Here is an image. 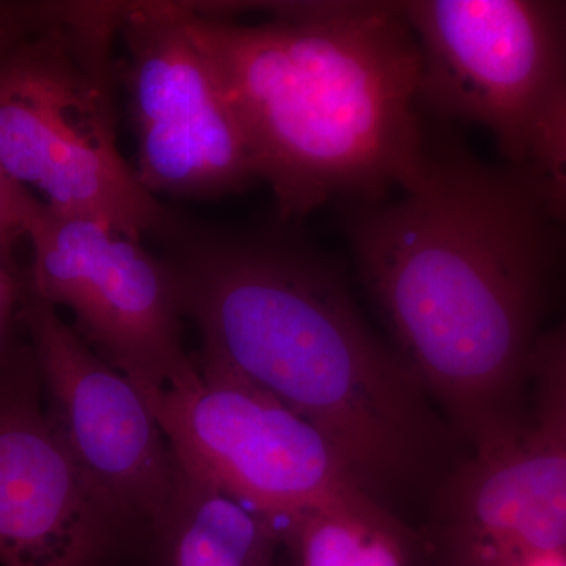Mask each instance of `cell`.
Returning a JSON list of instances; mask_svg holds the SVG:
<instances>
[{
    "instance_id": "277c9868",
    "label": "cell",
    "mask_w": 566,
    "mask_h": 566,
    "mask_svg": "<svg viewBox=\"0 0 566 566\" xmlns=\"http://www.w3.org/2000/svg\"><path fill=\"white\" fill-rule=\"evenodd\" d=\"M126 7L0 0V166L51 210L142 241L174 218L118 147L114 50Z\"/></svg>"
},
{
    "instance_id": "7c38bea8",
    "label": "cell",
    "mask_w": 566,
    "mask_h": 566,
    "mask_svg": "<svg viewBox=\"0 0 566 566\" xmlns=\"http://www.w3.org/2000/svg\"><path fill=\"white\" fill-rule=\"evenodd\" d=\"M282 543L274 520L177 461L172 490L129 558L136 566H275Z\"/></svg>"
},
{
    "instance_id": "4fadbf2b",
    "label": "cell",
    "mask_w": 566,
    "mask_h": 566,
    "mask_svg": "<svg viewBox=\"0 0 566 566\" xmlns=\"http://www.w3.org/2000/svg\"><path fill=\"white\" fill-rule=\"evenodd\" d=\"M286 543L296 566H412L408 528L378 501L334 505L301 516Z\"/></svg>"
},
{
    "instance_id": "2e32d148",
    "label": "cell",
    "mask_w": 566,
    "mask_h": 566,
    "mask_svg": "<svg viewBox=\"0 0 566 566\" xmlns=\"http://www.w3.org/2000/svg\"><path fill=\"white\" fill-rule=\"evenodd\" d=\"M520 566H566V551L536 554L526 558Z\"/></svg>"
},
{
    "instance_id": "3957f363",
    "label": "cell",
    "mask_w": 566,
    "mask_h": 566,
    "mask_svg": "<svg viewBox=\"0 0 566 566\" xmlns=\"http://www.w3.org/2000/svg\"><path fill=\"white\" fill-rule=\"evenodd\" d=\"M163 238L182 316L202 340L197 360L314 423L374 497L434 474L444 424L329 260L292 244L192 233L177 221Z\"/></svg>"
},
{
    "instance_id": "5b68a950",
    "label": "cell",
    "mask_w": 566,
    "mask_h": 566,
    "mask_svg": "<svg viewBox=\"0 0 566 566\" xmlns=\"http://www.w3.org/2000/svg\"><path fill=\"white\" fill-rule=\"evenodd\" d=\"M136 387L178 464L270 516L285 542L308 512L378 501L314 423L221 368L193 359L167 385Z\"/></svg>"
},
{
    "instance_id": "6da1fadb",
    "label": "cell",
    "mask_w": 566,
    "mask_h": 566,
    "mask_svg": "<svg viewBox=\"0 0 566 566\" xmlns=\"http://www.w3.org/2000/svg\"><path fill=\"white\" fill-rule=\"evenodd\" d=\"M346 237L424 394L476 447L526 411L560 222L524 170L431 150L416 188L354 203Z\"/></svg>"
},
{
    "instance_id": "ba28073f",
    "label": "cell",
    "mask_w": 566,
    "mask_h": 566,
    "mask_svg": "<svg viewBox=\"0 0 566 566\" xmlns=\"http://www.w3.org/2000/svg\"><path fill=\"white\" fill-rule=\"evenodd\" d=\"M534 406L447 476L438 535L452 566H520L566 551V345L543 333L531 365Z\"/></svg>"
},
{
    "instance_id": "9c48e42d",
    "label": "cell",
    "mask_w": 566,
    "mask_h": 566,
    "mask_svg": "<svg viewBox=\"0 0 566 566\" xmlns=\"http://www.w3.org/2000/svg\"><path fill=\"white\" fill-rule=\"evenodd\" d=\"M118 39L140 185L155 197L208 199L255 181L243 132L189 33L185 2H128Z\"/></svg>"
},
{
    "instance_id": "30bf717a",
    "label": "cell",
    "mask_w": 566,
    "mask_h": 566,
    "mask_svg": "<svg viewBox=\"0 0 566 566\" xmlns=\"http://www.w3.org/2000/svg\"><path fill=\"white\" fill-rule=\"evenodd\" d=\"M20 277V322L44 411L85 482L125 531L132 554L172 490L177 460L132 379Z\"/></svg>"
},
{
    "instance_id": "52a82bcc",
    "label": "cell",
    "mask_w": 566,
    "mask_h": 566,
    "mask_svg": "<svg viewBox=\"0 0 566 566\" xmlns=\"http://www.w3.org/2000/svg\"><path fill=\"white\" fill-rule=\"evenodd\" d=\"M25 238L32 262L22 279L55 308H69L82 340L134 386H164L192 367L166 260L106 223L62 214L43 202Z\"/></svg>"
},
{
    "instance_id": "8992f818",
    "label": "cell",
    "mask_w": 566,
    "mask_h": 566,
    "mask_svg": "<svg viewBox=\"0 0 566 566\" xmlns=\"http://www.w3.org/2000/svg\"><path fill=\"white\" fill-rule=\"evenodd\" d=\"M420 55V106L483 126L523 169L536 134L566 106L565 3L403 2Z\"/></svg>"
},
{
    "instance_id": "7a4b0ae2",
    "label": "cell",
    "mask_w": 566,
    "mask_h": 566,
    "mask_svg": "<svg viewBox=\"0 0 566 566\" xmlns=\"http://www.w3.org/2000/svg\"><path fill=\"white\" fill-rule=\"evenodd\" d=\"M244 24L227 3L185 2L186 24L282 218L335 197L416 188L431 150L420 55L403 3H268Z\"/></svg>"
},
{
    "instance_id": "8fae6325",
    "label": "cell",
    "mask_w": 566,
    "mask_h": 566,
    "mask_svg": "<svg viewBox=\"0 0 566 566\" xmlns=\"http://www.w3.org/2000/svg\"><path fill=\"white\" fill-rule=\"evenodd\" d=\"M129 539L55 433L31 345L0 360V566H115Z\"/></svg>"
},
{
    "instance_id": "9a60e30c",
    "label": "cell",
    "mask_w": 566,
    "mask_h": 566,
    "mask_svg": "<svg viewBox=\"0 0 566 566\" xmlns=\"http://www.w3.org/2000/svg\"><path fill=\"white\" fill-rule=\"evenodd\" d=\"M20 271L0 266V360L21 340L20 331Z\"/></svg>"
},
{
    "instance_id": "5bb4252c",
    "label": "cell",
    "mask_w": 566,
    "mask_h": 566,
    "mask_svg": "<svg viewBox=\"0 0 566 566\" xmlns=\"http://www.w3.org/2000/svg\"><path fill=\"white\" fill-rule=\"evenodd\" d=\"M40 202L0 166V266L21 270L14 262V245L25 238V226Z\"/></svg>"
}]
</instances>
